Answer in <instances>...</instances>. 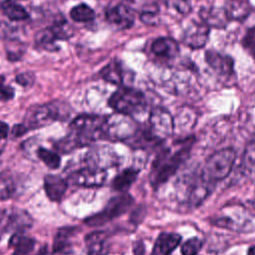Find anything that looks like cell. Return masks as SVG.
<instances>
[{
  "mask_svg": "<svg viewBox=\"0 0 255 255\" xmlns=\"http://www.w3.org/2000/svg\"><path fill=\"white\" fill-rule=\"evenodd\" d=\"M241 43H242V46L245 49V51L255 61V26H253L247 30Z\"/></svg>",
  "mask_w": 255,
  "mask_h": 255,
  "instance_id": "32",
  "label": "cell"
},
{
  "mask_svg": "<svg viewBox=\"0 0 255 255\" xmlns=\"http://www.w3.org/2000/svg\"><path fill=\"white\" fill-rule=\"evenodd\" d=\"M204 57L209 67L219 76L231 77L234 74V62L231 57L222 55L213 50H208Z\"/></svg>",
  "mask_w": 255,
  "mask_h": 255,
  "instance_id": "13",
  "label": "cell"
},
{
  "mask_svg": "<svg viewBox=\"0 0 255 255\" xmlns=\"http://www.w3.org/2000/svg\"><path fill=\"white\" fill-rule=\"evenodd\" d=\"M145 214V208L142 206H138L136 209H134L130 215V221L134 224H138L144 217Z\"/></svg>",
  "mask_w": 255,
  "mask_h": 255,
  "instance_id": "38",
  "label": "cell"
},
{
  "mask_svg": "<svg viewBox=\"0 0 255 255\" xmlns=\"http://www.w3.org/2000/svg\"><path fill=\"white\" fill-rule=\"evenodd\" d=\"M46 252H47V249H46V247L44 246V247H42L40 250H38V252L36 253V254H34V255H46ZM30 255V254H29Z\"/></svg>",
  "mask_w": 255,
  "mask_h": 255,
  "instance_id": "43",
  "label": "cell"
},
{
  "mask_svg": "<svg viewBox=\"0 0 255 255\" xmlns=\"http://www.w3.org/2000/svg\"><path fill=\"white\" fill-rule=\"evenodd\" d=\"M133 204V197L128 193H122L112 197L104 209L85 219V223L89 226L104 225L121 215L125 214Z\"/></svg>",
  "mask_w": 255,
  "mask_h": 255,
  "instance_id": "6",
  "label": "cell"
},
{
  "mask_svg": "<svg viewBox=\"0 0 255 255\" xmlns=\"http://www.w3.org/2000/svg\"><path fill=\"white\" fill-rule=\"evenodd\" d=\"M109 106L116 113L133 118L144 113L147 102L145 96L140 91L129 87H120L110 97Z\"/></svg>",
  "mask_w": 255,
  "mask_h": 255,
  "instance_id": "5",
  "label": "cell"
},
{
  "mask_svg": "<svg viewBox=\"0 0 255 255\" xmlns=\"http://www.w3.org/2000/svg\"><path fill=\"white\" fill-rule=\"evenodd\" d=\"M199 16L201 21L209 28L224 29L229 22L224 9L214 6L202 7L199 11Z\"/></svg>",
  "mask_w": 255,
  "mask_h": 255,
  "instance_id": "15",
  "label": "cell"
},
{
  "mask_svg": "<svg viewBox=\"0 0 255 255\" xmlns=\"http://www.w3.org/2000/svg\"><path fill=\"white\" fill-rule=\"evenodd\" d=\"M147 132L155 140L162 142L171 135L174 129V121L170 113L164 108L157 107L150 111L148 117V126L145 128Z\"/></svg>",
  "mask_w": 255,
  "mask_h": 255,
  "instance_id": "8",
  "label": "cell"
},
{
  "mask_svg": "<svg viewBox=\"0 0 255 255\" xmlns=\"http://www.w3.org/2000/svg\"><path fill=\"white\" fill-rule=\"evenodd\" d=\"M166 6L181 16H185L191 11L189 0H166Z\"/></svg>",
  "mask_w": 255,
  "mask_h": 255,
  "instance_id": "33",
  "label": "cell"
},
{
  "mask_svg": "<svg viewBox=\"0 0 255 255\" xmlns=\"http://www.w3.org/2000/svg\"><path fill=\"white\" fill-rule=\"evenodd\" d=\"M34 80H35V77L32 73H22V74H19L17 77H16V82L23 86V87H28V86H31L33 83H34Z\"/></svg>",
  "mask_w": 255,
  "mask_h": 255,
  "instance_id": "37",
  "label": "cell"
},
{
  "mask_svg": "<svg viewBox=\"0 0 255 255\" xmlns=\"http://www.w3.org/2000/svg\"><path fill=\"white\" fill-rule=\"evenodd\" d=\"M32 217L28 212L20 209H15L8 217L5 230L7 232L13 231L14 233H21L25 229L30 228L32 226Z\"/></svg>",
  "mask_w": 255,
  "mask_h": 255,
  "instance_id": "20",
  "label": "cell"
},
{
  "mask_svg": "<svg viewBox=\"0 0 255 255\" xmlns=\"http://www.w3.org/2000/svg\"><path fill=\"white\" fill-rule=\"evenodd\" d=\"M4 14L12 21H23L29 18L28 12L14 0H4L1 3Z\"/></svg>",
  "mask_w": 255,
  "mask_h": 255,
  "instance_id": "26",
  "label": "cell"
},
{
  "mask_svg": "<svg viewBox=\"0 0 255 255\" xmlns=\"http://www.w3.org/2000/svg\"><path fill=\"white\" fill-rule=\"evenodd\" d=\"M223 9L229 21H243L251 13V6L246 0H226Z\"/></svg>",
  "mask_w": 255,
  "mask_h": 255,
  "instance_id": "19",
  "label": "cell"
},
{
  "mask_svg": "<svg viewBox=\"0 0 255 255\" xmlns=\"http://www.w3.org/2000/svg\"><path fill=\"white\" fill-rule=\"evenodd\" d=\"M68 187V181L56 174H48L44 177V188L47 196L52 201H60Z\"/></svg>",
  "mask_w": 255,
  "mask_h": 255,
  "instance_id": "18",
  "label": "cell"
},
{
  "mask_svg": "<svg viewBox=\"0 0 255 255\" xmlns=\"http://www.w3.org/2000/svg\"><path fill=\"white\" fill-rule=\"evenodd\" d=\"M9 133V127L6 123L0 121V140L7 137Z\"/></svg>",
  "mask_w": 255,
  "mask_h": 255,
  "instance_id": "41",
  "label": "cell"
},
{
  "mask_svg": "<svg viewBox=\"0 0 255 255\" xmlns=\"http://www.w3.org/2000/svg\"><path fill=\"white\" fill-rule=\"evenodd\" d=\"M192 146L191 138L185 140L175 152L170 153L169 149L162 150L155 158L150 172V184L157 188L165 183L179 169L181 164L189 157Z\"/></svg>",
  "mask_w": 255,
  "mask_h": 255,
  "instance_id": "1",
  "label": "cell"
},
{
  "mask_svg": "<svg viewBox=\"0 0 255 255\" xmlns=\"http://www.w3.org/2000/svg\"><path fill=\"white\" fill-rule=\"evenodd\" d=\"M107 178L106 170L86 166L80 169H77L70 173L67 181L84 187H93L103 185Z\"/></svg>",
  "mask_w": 255,
  "mask_h": 255,
  "instance_id": "9",
  "label": "cell"
},
{
  "mask_svg": "<svg viewBox=\"0 0 255 255\" xmlns=\"http://www.w3.org/2000/svg\"><path fill=\"white\" fill-rule=\"evenodd\" d=\"M37 156L51 169H57L61 164L59 154L45 147H39L37 149Z\"/></svg>",
  "mask_w": 255,
  "mask_h": 255,
  "instance_id": "30",
  "label": "cell"
},
{
  "mask_svg": "<svg viewBox=\"0 0 255 255\" xmlns=\"http://www.w3.org/2000/svg\"><path fill=\"white\" fill-rule=\"evenodd\" d=\"M58 39L50 27L40 30L35 35V42L37 46L50 52H55L59 50V46L56 43Z\"/></svg>",
  "mask_w": 255,
  "mask_h": 255,
  "instance_id": "25",
  "label": "cell"
},
{
  "mask_svg": "<svg viewBox=\"0 0 255 255\" xmlns=\"http://www.w3.org/2000/svg\"><path fill=\"white\" fill-rule=\"evenodd\" d=\"M138 174V170L133 167H128L121 171L112 182V186L115 190L120 192H126L131 184L135 181Z\"/></svg>",
  "mask_w": 255,
  "mask_h": 255,
  "instance_id": "22",
  "label": "cell"
},
{
  "mask_svg": "<svg viewBox=\"0 0 255 255\" xmlns=\"http://www.w3.org/2000/svg\"><path fill=\"white\" fill-rule=\"evenodd\" d=\"M36 241L22 233H14L9 240V246L14 248L13 255H29L34 250Z\"/></svg>",
  "mask_w": 255,
  "mask_h": 255,
  "instance_id": "21",
  "label": "cell"
},
{
  "mask_svg": "<svg viewBox=\"0 0 255 255\" xmlns=\"http://www.w3.org/2000/svg\"><path fill=\"white\" fill-rule=\"evenodd\" d=\"M247 255H255V245H252L248 248Z\"/></svg>",
  "mask_w": 255,
  "mask_h": 255,
  "instance_id": "42",
  "label": "cell"
},
{
  "mask_svg": "<svg viewBox=\"0 0 255 255\" xmlns=\"http://www.w3.org/2000/svg\"><path fill=\"white\" fill-rule=\"evenodd\" d=\"M95 11L85 3H81L72 8L70 17L76 22H90L95 19Z\"/></svg>",
  "mask_w": 255,
  "mask_h": 255,
  "instance_id": "28",
  "label": "cell"
},
{
  "mask_svg": "<svg viewBox=\"0 0 255 255\" xmlns=\"http://www.w3.org/2000/svg\"><path fill=\"white\" fill-rule=\"evenodd\" d=\"M107 21L118 29H128L133 25V11L126 4H118L106 12Z\"/></svg>",
  "mask_w": 255,
  "mask_h": 255,
  "instance_id": "12",
  "label": "cell"
},
{
  "mask_svg": "<svg viewBox=\"0 0 255 255\" xmlns=\"http://www.w3.org/2000/svg\"><path fill=\"white\" fill-rule=\"evenodd\" d=\"M27 131H28V130L25 128V127H24L22 124L15 125L14 128H12V134H13L15 137L22 136V135L25 134Z\"/></svg>",
  "mask_w": 255,
  "mask_h": 255,
  "instance_id": "40",
  "label": "cell"
},
{
  "mask_svg": "<svg viewBox=\"0 0 255 255\" xmlns=\"http://www.w3.org/2000/svg\"><path fill=\"white\" fill-rule=\"evenodd\" d=\"M16 191V183L10 172L0 173V200H7L13 196Z\"/></svg>",
  "mask_w": 255,
  "mask_h": 255,
  "instance_id": "27",
  "label": "cell"
},
{
  "mask_svg": "<svg viewBox=\"0 0 255 255\" xmlns=\"http://www.w3.org/2000/svg\"><path fill=\"white\" fill-rule=\"evenodd\" d=\"M132 251H133L134 255H144V253H145V246H144L143 242L141 240L136 241L133 244Z\"/></svg>",
  "mask_w": 255,
  "mask_h": 255,
  "instance_id": "39",
  "label": "cell"
},
{
  "mask_svg": "<svg viewBox=\"0 0 255 255\" xmlns=\"http://www.w3.org/2000/svg\"><path fill=\"white\" fill-rule=\"evenodd\" d=\"M76 232L75 227H64L58 230L53 243V252H67L72 246V237Z\"/></svg>",
  "mask_w": 255,
  "mask_h": 255,
  "instance_id": "24",
  "label": "cell"
},
{
  "mask_svg": "<svg viewBox=\"0 0 255 255\" xmlns=\"http://www.w3.org/2000/svg\"><path fill=\"white\" fill-rule=\"evenodd\" d=\"M158 10L156 7H150L142 10L140 13V20L147 25H155L158 21Z\"/></svg>",
  "mask_w": 255,
  "mask_h": 255,
  "instance_id": "34",
  "label": "cell"
},
{
  "mask_svg": "<svg viewBox=\"0 0 255 255\" xmlns=\"http://www.w3.org/2000/svg\"><path fill=\"white\" fill-rule=\"evenodd\" d=\"M88 255H108L110 244L106 232L96 231L88 234L85 238Z\"/></svg>",
  "mask_w": 255,
  "mask_h": 255,
  "instance_id": "16",
  "label": "cell"
},
{
  "mask_svg": "<svg viewBox=\"0 0 255 255\" xmlns=\"http://www.w3.org/2000/svg\"><path fill=\"white\" fill-rule=\"evenodd\" d=\"M151 52L159 59L173 60L179 54V46L172 38L159 37L151 44Z\"/></svg>",
  "mask_w": 255,
  "mask_h": 255,
  "instance_id": "14",
  "label": "cell"
},
{
  "mask_svg": "<svg viewBox=\"0 0 255 255\" xmlns=\"http://www.w3.org/2000/svg\"><path fill=\"white\" fill-rule=\"evenodd\" d=\"M4 216H5V210L0 207V222L4 219Z\"/></svg>",
  "mask_w": 255,
  "mask_h": 255,
  "instance_id": "44",
  "label": "cell"
},
{
  "mask_svg": "<svg viewBox=\"0 0 255 255\" xmlns=\"http://www.w3.org/2000/svg\"><path fill=\"white\" fill-rule=\"evenodd\" d=\"M101 77L108 83L112 85H121L124 81L123 68L117 60L111 61L107 64L100 72Z\"/></svg>",
  "mask_w": 255,
  "mask_h": 255,
  "instance_id": "23",
  "label": "cell"
},
{
  "mask_svg": "<svg viewBox=\"0 0 255 255\" xmlns=\"http://www.w3.org/2000/svg\"><path fill=\"white\" fill-rule=\"evenodd\" d=\"M181 242V236L174 232L160 233L155 241L151 255H170Z\"/></svg>",
  "mask_w": 255,
  "mask_h": 255,
  "instance_id": "17",
  "label": "cell"
},
{
  "mask_svg": "<svg viewBox=\"0 0 255 255\" xmlns=\"http://www.w3.org/2000/svg\"><path fill=\"white\" fill-rule=\"evenodd\" d=\"M236 159V151L232 147H225L212 153L205 161L201 171V178L210 185L225 179L232 170Z\"/></svg>",
  "mask_w": 255,
  "mask_h": 255,
  "instance_id": "4",
  "label": "cell"
},
{
  "mask_svg": "<svg viewBox=\"0 0 255 255\" xmlns=\"http://www.w3.org/2000/svg\"><path fill=\"white\" fill-rule=\"evenodd\" d=\"M202 240L198 237H191L184 241L180 247L181 255H197L202 247Z\"/></svg>",
  "mask_w": 255,
  "mask_h": 255,
  "instance_id": "31",
  "label": "cell"
},
{
  "mask_svg": "<svg viewBox=\"0 0 255 255\" xmlns=\"http://www.w3.org/2000/svg\"><path fill=\"white\" fill-rule=\"evenodd\" d=\"M4 82L5 78L2 75H0V101L6 102L13 99L14 89L9 86H5Z\"/></svg>",
  "mask_w": 255,
  "mask_h": 255,
  "instance_id": "36",
  "label": "cell"
},
{
  "mask_svg": "<svg viewBox=\"0 0 255 255\" xmlns=\"http://www.w3.org/2000/svg\"><path fill=\"white\" fill-rule=\"evenodd\" d=\"M88 166L105 170L119 164V156L110 146H96L86 154Z\"/></svg>",
  "mask_w": 255,
  "mask_h": 255,
  "instance_id": "10",
  "label": "cell"
},
{
  "mask_svg": "<svg viewBox=\"0 0 255 255\" xmlns=\"http://www.w3.org/2000/svg\"><path fill=\"white\" fill-rule=\"evenodd\" d=\"M50 28L52 29L58 40H67L71 38L74 34L73 27L64 18L56 20Z\"/></svg>",
  "mask_w": 255,
  "mask_h": 255,
  "instance_id": "29",
  "label": "cell"
},
{
  "mask_svg": "<svg viewBox=\"0 0 255 255\" xmlns=\"http://www.w3.org/2000/svg\"><path fill=\"white\" fill-rule=\"evenodd\" d=\"M209 27L201 22H192L185 28L182 35V42L185 46L192 50L201 49L205 46L208 35H209Z\"/></svg>",
  "mask_w": 255,
  "mask_h": 255,
  "instance_id": "11",
  "label": "cell"
},
{
  "mask_svg": "<svg viewBox=\"0 0 255 255\" xmlns=\"http://www.w3.org/2000/svg\"><path fill=\"white\" fill-rule=\"evenodd\" d=\"M70 113L69 105L55 101L29 109L22 125L27 130L39 128L57 121L67 120Z\"/></svg>",
  "mask_w": 255,
  "mask_h": 255,
  "instance_id": "3",
  "label": "cell"
},
{
  "mask_svg": "<svg viewBox=\"0 0 255 255\" xmlns=\"http://www.w3.org/2000/svg\"><path fill=\"white\" fill-rule=\"evenodd\" d=\"M138 128L133 118L116 113L106 117L104 126V138L110 140H128Z\"/></svg>",
  "mask_w": 255,
  "mask_h": 255,
  "instance_id": "7",
  "label": "cell"
},
{
  "mask_svg": "<svg viewBox=\"0 0 255 255\" xmlns=\"http://www.w3.org/2000/svg\"><path fill=\"white\" fill-rule=\"evenodd\" d=\"M106 117L98 115H80L70 125V133L67 135L76 148L104 138Z\"/></svg>",
  "mask_w": 255,
  "mask_h": 255,
  "instance_id": "2",
  "label": "cell"
},
{
  "mask_svg": "<svg viewBox=\"0 0 255 255\" xmlns=\"http://www.w3.org/2000/svg\"><path fill=\"white\" fill-rule=\"evenodd\" d=\"M244 159L247 164L255 166V131L246 145Z\"/></svg>",
  "mask_w": 255,
  "mask_h": 255,
  "instance_id": "35",
  "label": "cell"
}]
</instances>
